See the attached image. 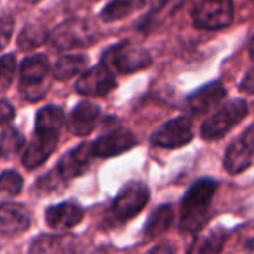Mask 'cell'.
Here are the masks:
<instances>
[{
    "label": "cell",
    "instance_id": "cell-29",
    "mask_svg": "<svg viewBox=\"0 0 254 254\" xmlns=\"http://www.w3.org/2000/svg\"><path fill=\"white\" fill-rule=\"evenodd\" d=\"M0 120H2V124H11V120L14 119L16 112L14 108H12V105L7 101V99H2V105H0Z\"/></svg>",
    "mask_w": 254,
    "mask_h": 254
},
{
    "label": "cell",
    "instance_id": "cell-5",
    "mask_svg": "<svg viewBox=\"0 0 254 254\" xmlns=\"http://www.w3.org/2000/svg\"><path fill=\"white\" fill-rule=\"evenodd\" d=\"M249 106L244 99H233L223 105L218 112H214L200 127V136L205 141H216L228 134L233 127L246 119Z\"/></svg>",
    "mask_w": 254,
    "mask_h": 254
},
{
    "label": "cell",
    "instance_id": "cell-21",
    "mask_svg": "<svg viewBox=\"0 0 254 254\" xmlns=\"http://www.w3.org/2000/svg\"><path fill=\"white\" fill-rule=\"evenodd\" d=\"M89 58L85 54H64L54 63L53 66V77L56 80H70L75 75L82 73L87 68Z\"/></svg>",
    "mask_w": 254,
    "mask_h": 254
},
{
    "label": "cell",
    "instance_id": "cell-6",
    "mask_svg": "<svg viewBox=\"0 0 254 254\" xmlns=\"http://www.w3.org/2000/svg\"><path fill=\"white\" fill-rule=\"evenodd\" d=\"M96 37L98 32L89 19L73 18L56 26V30L51 33L49 42L58 51H70L91 46L94 44Z\"/></svg>",
    "mask_w": 254,
    "mask_h": 254
},
{
    "label": "cell",
    "instance_id": "cell-3",
    "mask_svg": "<svg viewBox=\"0 0 254 254\" xmlns=\"http://www.w3.org/2000/svg\"><path fill=\"white\" fill-rule=\"evenodd\" d=\"M152 56L141 46L131 42H120L105 51L101 63L106 64L115 75H129L145 70L152 64Z\"/></svg>",
    "mask_w": 254,
    "mask_h": 254
},
{
    "label": "cell",
    "instance_id": "cell-12",
    "mask_svg": "<svg viewBox=\"0 0 254 254\" xmlns=\"http://www.w3.org/2000/svg\"><path fill=\"white\" fill-rule=\"evenodd\" d=\"M32 223L30 211L21 204L4 202L0 209V230L4 237H14L28 230Z\"/></svg>",
    "mask_w": 254,
    "mask_h": 254
},
{
    "label": "cell",
    "instance_id": "cell-17",
    "mask_svg": "<svg viewBox=\"0 0 254 254\" xmlns=\"http://www.w3.org/2000/svg\"><path fill=\"white\" fill-rule=\"evenodd\" d=\"M28 254H77V239L71 235H40L32 242Z\"/></svg>",
    "mask_w": 254,
    "mask_h": 254
},
{
    "label": "cell",
    "instance_id": "cell-11",
    "mask_svg": "<svg viewBox=\"0 0 254 254\" xmlns=\"http://www.w3.org/2000/svg\"><path fill=\"white\" fill-rule=\"evenodd\" d=\"M92 159H94L92 143H82L77 148L70 150V152L61 157L54 173L63 181L73 180V178L80 176V174H84L89 169Z\"/></svg>",
    "mask_w": 254,
    "mask_h": 254
},
{
    "label": "cell",
    "instance_id": "cell-16",
    "mask_svg": "<svg viewBox=\"0 0 254 254\" xmlns=\"http://www.w3.org/2000/svg\"><path fill=\"white\" fill-rule=\"evenodd\" d=\"M253 159H254V146L246 138V134H242L239 139H235L226 148L223 166H225V169L230 174H239L253 164Z\"/></svg>",
    "mask_w": 254,
    "mask_h": 254
},
{
    "label": "cell",
    "instance_id": "cell-19",
    "mask_svg": "<svg viewBox=\"0 0 254 254\" xmlns=\"http://www.w3.org/2000/svg\"><path fill=\"white\" fill-rule=\"evenodd\" d=\"M63 124H64L63 108L54 105H47L42 110H39V113L35 117V134L58 138Z\"/></svg>",
    "mask_w": 254,
    "mask_h": 254
},
{
    "label": "cell",
    "instance_id": "cell-1",
    "mask_svg": "<svg viewBox=\"0 0 254 254\" xmlns=\"http://www.w3.org/2000/svg\"><path fill=\"white\" fill-rule=\"evenodd\" d=\"M216 190H218V181L202 178L185 193L180 212V228L185 233H198L207 225Z\"/></svg>",
    "mask_w": 254,
    "mask_h": 254
},
{
    "label": "cell",
    "instance_id": "cell-9",
    "mask_svg": "<svg viewBox=\"0 0 254 254\" xmlns=\"http://www.w3.org/2000/svg\"><path fill=\"white\" fill-rule=\"evenodd\" d=\"M115 73L99 63L85 70L77 80V91L82 96H106L115 89Z\"/></svg>",
    "mask_w": 254,
    "mask_h": 254
},
{
    "label": "cell",
    "instance_id": "cell-18",
    "mask_svg": "<svg viewBox=\"0 0 254 254\" xmlns=\"http://www.w3.org/2000/svg\"><path fill=\"white\" fill-rule=\"evenodd\" d=\"M58 145V138H51V136H37L33 134V139L28 143L26 150L23 152V166L26 169H35V167L42 166L51 153L54 152Z\"/></svg>",
    "mask_w": 254,
    "mask_h": 254
},
{
    "label": "cell",
    "instance_id": "cell-8",
    "mask_svg": "<svg viewBox=\"0 0 254 254\" xmlns=\"http://www.w3.org/2000/svg\"><path fill=\"white\" fill-rule=\"evenodd\" d=\"M193 139V126L188 117H176L167 120L152 134L150 141L159 148H181Z\"/></svg>",
    "mask_w": 254,
    "mask_h": 254
},
{
    "label": "cell",
    "instance_id": "cell-22",
    "mask_svg": "<svg viewBox=\"0 0 254 254\" xmlns=\"http://www.w3.org/2000/svg\"><path fill=\"white\" fill-rule=\"evenodd\" d=\"M148 0H112L101 12V19L106 23H113L131 16L132 12L139 11L146 5Z\"/></svg>",
    "mask_w": 254,
    "mask_h": 254
},
{
    "label": "cell",
    "instance_id": "cell-24",
    "mask_svg": "<svg viewBox=\"0 0 254 254\" xmlns=\"http://www.w3.org/2000/svg\"><path fill=\"white\" fill-rule=\"evenodd\" d=\"M49 39H51V33L44 26L26 25L18 37V46L21 51H33L42 46V44H46Z\"/></svg>",
    "mask_w": 254,
    "mask_h": 254
},
{
    "label": "cell",
    "instance_id": "cell-23",
    "mask_svg": "<svg viewBox=\"0 0 254 254\" xmlns=\"http://www.w3.org/2000/svg\"><path fill=\"white\" fill-rule=\"evenodd\" d=\"M173 218H174V212L173 207L169 204H164L160 207H157L153 211V214L148 218L145 226V235L148 239H153V237H159L162 235L166 230H169V226L173 225Z\"/></svg>",
    "mask_w": 254,
    "mask_h": 254
},
{
    "label": "cell",
    "instance_id": "cell-30",
    "mask_svg": "<svg viewBox=\"0 0 254 254\" xmlns=\"http://www.w3.org/2000/svg\"><path fill=\"white\" fill-rule=\"evenodd\" d=\"M240 91L254 94V68H251L246 73V77L242 78V82H240Z\"/></svg>",
    "mask_w": 254,
    "mask_h": 254
},
{
    "label": "cell",
    "instance_id": "cell-7",
    "mask_svg": "<svg viewBox=\"0 0 254 254\" xmlns=\"http://www.w3.org/2000/svg\"><path fill=\"white\" fill-rule=\"evenodd\" d=\"M191 21L200 30H221L232 25V0H193Z\"/></svg>",
    "mask_w": 254,
    "mask_h": 254
},
{
    "label": "cell",
    "instance_id": "cell-33",
    "mask_svg": "<svg viewBox=\"0 0 254 254\" xmlns=\"http://www.w3.org/2000/svg\"><path fill=\"white\" fill-rule=\"evenodd\" d=\"M249 56H251V60H254V37H253V40H251V46H249Z\"/></svg>",
    "mask_w": 254,
    "mask_h": 254
},
{
    "label": "cell",
    "instance_id": "cell-10",
    "mask_svg": "<svg viewBox=\"0 0 254 254\" xmlns=\"http://www.w3.org/2000/svg\"><path fill=\"white\" fill-rule=\"evenodd\" d=\"M136 145H138V138L129 129L119 127L96 139L92 143V152H94V157L108 159V157H117L124 152H129Z\"/></svg>",
    "mask_w": 254,
    "mask_h": 254
},
{
    "label": "cell",
    "instance_id": "cell-31",
    "mask_svg": "<svg viewBox=\"0 0 254 254\" xmlns=\"http://www.w3.org/2000/svg\"><path fill=\"white\" fill-rule=\"evenodd\" d=\"M148 254H174V247L169 246V244H160V246H155Z\"/></svg>",
    "mask_w": 254,
    "mask_h": 254
},
{
    "label": "cell",
    "instance_id": "cell-20",
    "mask_svg": "<svg viewBox=\"0 0 254 254\" xmlns=\"http://www.w3.org/2000/svg\"><path fill=\"white\" fill-rule=\"evenodd\" d=\"M226 239H228V232L223 226H216L211 232L198 235L188 249V254H219Z\"/></svg>",
    "mask_w": 254,
    "mask_h": 254
},
{
    "label": "cell",
    "instance_id": "cell-13",
    "mask_svg": "<svg viewBox=\"0 0 254 254\" xmlns=\"http://www.w3.org/2000/svg\"><path fill=\"white\" fill-rule=\"evenodd\" d=\"M101 108L91 101H82L73 108L68 119V129L75 136H89L98 126Z\"/></svg>",
    "mask_w": 254,
    "mask_h": 254
},
{
    "label": "cell",
    "instance_id": "cell-2",
    "mask_svg": "<svg viewBox=\"0 0 254 254\" xmlns=\"http://www.w3.org/2000/svg\"><path fill=\"white\" fill-rule=\"evenodd\" d=\"M49 60L44 54H33L23 60L19 68V91L26 101H39L47 94L51 87Z\"/></svg>",
    "mask_w": 254,
    "mask_h": 254
},
{
    "label": "cell",
    "instance_id": "cell-25",
    "mask_svg": "<svg viewBox=\"0 0 254 254\" xmlns=\"http://www.w3.org/2000/svg\"><path fill=\"white\" fill-rule=\"evenodd\" d=\"M25 145V139H23L21 132L12 127L11 124H2V134H0V152L2 157L7 159V157L18 153L19 150Z\"/></svg>",
    "mask_w": 254,
    "mask_h": 254
},
{
    "label": "cell",
    "instance_id": "cell-4",
    "mask_svg": "<svg viewBox=\"0 0 254 254\" xmlns=\"http://www.w3.org/2000/svg\"><path fill=\"white\" fill-rule=\"evenodd\" d=\"M150 200V190L141 181H129L120 188L119 195L113 200L108 212V219L112 225H120L129 219H132L136 214L146 207Z\"/></svg>",
    "mask_w": 254,
    "mask_h": 254
},
{
    "label": "cell",
    "instance_id": "cell-14",
    "mask_svg": "<svg viewBox=\"0 0 254 254\" xmlns=\"http://www.w3.org/2000/svg\"><path fill=\"white\" fill-rule=\"evenodd\" d=\"M225 96H226L225 85L221 82H211V84L197 89V91L188 96L187 108L191 113H195V115H200V113H205L214 108V106H218L225 99Z\"/></svg>",
    "mask_w": 254,
    "mask_h": 254
},
{
    "label": "cell",
    "instance_id": "cell-27",
    "mask_svg": "<svg viewBox=\"0 0 254 254\" xmlns=\"http://www.w3.org/2000/svg\"><path fill=\"white\" fill-rule=\"evenodd\" d=\"M16 73V56L14 54H4L0 61V82H2V91H7L12 78Z\"/></svg>",
    "mask_w": 254,
    "mask_h": 254
},
{
    "label": "cell",
    "instance_id": "cell-32",
    "mask_svg": "<svg viewBox=\"0 0 254 254\" xmlns=\"http://www.w3.org/2000/svg\"><path fill=\"white\" fill-rule=\"evenodd\" d=\"M244 134H246V138H247V139H249V141H251V145L254 146V124H253V126L249 127V129H247L246 132H244Z\"/></svg>",
    "mask_w": 254,
    "mask_h": 254
},
{
    "label": "cell",
    "instance_id": "cell-15",
    "mask_svg": "<svg viewBox=\"0 0 254 254\" xmlns=\"http://www.w3.org/2000/svg\"><path fill=\"white\" fill-rule=\"evenodd\" d=\"M84 219V209L77 202H61L46 211V221L54 230H68Z\"/></svg>",
    "mask_w": 254,
    "mask_h": 254
},
{
    "label": "cell",
    "instance_id": "cell-28",
    "mask_svg": "<svg viewBox=\"0 0 254 254\" xmlns=\"http://www.w3.org/2000/svg\"><path fill=\"white\" fill-rule=\"evenodd\" d=\"M12 28H14V18H11V16L5 12L4 16H2V40H4V46H7L9 40H11V32Z\"/></svg>",
    "mask_w": 254,
    "mask_h": 254
},
{
    "label": "cell",
    "instance_id": "cell-34",
    "mask_svg": "<svg viewBox=\"0 0 254 254\" xmlns=\"http://www.w3.org/2000/svg\"><path fill=\"white\" fill-rule=\"evenodd\" d=\"M26 2H30V4H37V2H40V0H26Z\"/></svg>",
    "mask_w": 254,
    "mask_h": 254
},
{
    "label": "cell",
    "instance_id": "cell-26",
    "mask_svg": "<svg viewBox=\"0 0 254 254\" xmlns=\"http://www.w3.org/2000/svg\"><path fill=\"white\" fill-rule=\"evenodd\" d=\"M0 188H2L4 195L16 197L23 188V178L16 171H4L2 178H0Z\"/></svg>",
    "mask_w": 254,
    "mask_h": 254
}]
</instances>
